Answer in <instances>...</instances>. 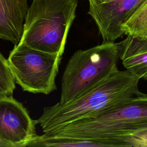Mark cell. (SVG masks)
Segmentation results:
<instances>
[{"instance_id": "cell-1", "label": "cell", "mask_w": 147, "mask_h": 147, "mask_svg": "<svg viewBox=\"0 0 147 147\" xmlns=\"http://www.w3.org/2000/svg\"><path fill=\"white\" fill-rule=\"evenodd\" d=\"M140 80L127 70L117 68L80 97L68 103L58 102L45 107L37 122L45 133L76 121L95 117L144 95L138 89Z\"/></svg>"}, {"instance_id": "cell-10", "label": "cell", "mask_w": 147, "mask_h": 147, "mask_svg": "<svg viewBox=\"0 0 147 147\" xmlns=\"http://www.w3.org/2000/svg\"><path fill=\"white\" fill-rule=\"evenodd\" d=\"M28 146L100 147L102 145L96 141L56 136L44 133L41 136L37 135Z\"/></svg>"}, {"instance_id": "cell-7", "label": "cell", "mask_w": 147, "mask_h": 147, "mask_svg": "<svg viewBox=\"0 0 147 147\" xmlns=\"http://www.w3.org/2000/svg\"><path fill=\"white\" fill-rule=\"evenodd\" d=\"M147 0H88V14L103 41L114 42L123 34L121 26Z\"/></svg>"}, {"instance_id": "cell-8", "label": "cell", "mask_w": 147, "mask_h": 147, "mask_svg": "<svg viewBox=\"0 0 147 147\" xmlns=\"http://www.w3.org/2000/svg\"><path fill=\"white\" fill-rule=\"evenodd\" d=\"M28 0H0V38L17 45L21 38Z\"/></svg>"}, {"instance_id": "cell-13", "label": "cell", "mask_w": 147, "mask_h": 147, "mask_svg": "<svg viewBox=\"0 0 147 147\" xmlns=\"http://www.w3.org/2000/svg\"><path fill=\"white\" fill-rule=\"evenodd\" d=\"M114 140L119 146H147V128L127 135L114 137Z\"/></svg>"}, {"instance_id": "cell-5", "label": "cell", "mask_w": 147, "mask_h": 147, "mask_svg": "<svg viewBox=\"0 0 147 147\" xmlns=\"http://www.w3.org/2000/svg\"><path fill=\"white\" fill-rule=\"evenodd\" d=\"M61 57L17 44L7 60L16 83L24 91L48 94L56 90Z\"/></svg>"}, {"instance_id": "cell-2", "label": "cell", "mask_w": 147, "mask_h": 147, "mask_svg": "<svg viewBox=\"0 0 147 147\" xmlns=\"http://www.w3.org/2000/svg\"><path fill=\"white\" fill-rule=\"evenodd\" d=\"M78 0H33L18 44L62 56Z\"/></svg>"}, {"instance_id": "cell-6", "label": "cell", "mask_w": 147, "mask_h": 147, "mask_svg": "<svg viewBox=\"0 0 147 147\" xmlns=\"http://www.w3.org/2000/svg\"><path fill=\"white\" fill-rule=\"evenodd\" d=\"M37 123L13 96H0V146H28L37 136Z\"/></svg>"}, {"instance_id": "cell-9", "label": "cell", "mask_w": 147, "mask_h": 147, "mask_svg": "<svg viewBox=\"0 0 147 147\" xmlns=\"http://www.w3.org/2000/svg\"><path fill=\"white\" fill-rule=\"evenodd\" d=\"M117 45L126 70L140 79L147 80V40L127 36Z\"/></svg>"}, {"instance_id": "cell-12", "label": "cell", "mask_w": 147, "mask_h": 147, "mask_svg": "<svg viewBox=\"0 0 147 147\" xmlns=\"http://www.w3.org/2000/svg\"><path fill=\"white\" fill-rule=\"evenodd\" d=\"M16 82L7 60L0 53V96H13Z\"/></svg>"}, {"instance_id": "cell-11", "label": "cell", "mask_w": 147, "mask_h": 147, "mask_svg": "<svg viewBox=\"0 0 147 147\" xmlns=\"http://www.w3.org/2000/svg\"><path fill=\"white\" fill-rule=\"evenodd\" d=\"M123 34L147 40V2L122 24Z\"/></svg>"}, {"instance_id": "cell-3", "label": "cell", "mask_w": 147, "mask_h": 147, "mask_svg": "<svg viewBox=\"0 0 147 147\" xmlns=\"http://www.w3.org/2000/svg\"><path fill=\"white\" fill-rule=\"evenodd\" d=\"M147 128V94L133 98L95 117L74 121L46 134L90 140L110 146L107 140Z\"/></svg>"}, {"instance_id": "cell-4", "label": "cell", "mask_w": 147, "mask_h": 147, "mask_svg": "<svg viewBox=\"0 0 147 147\" xmlns=\"http://www.w3.org/2000/svg\"><path fill=\"white\" fill-rule=\"evenodd\" d=\"M117 43L101 44L78 50L68 60L61 79L59 102L68 103L83 95L118 68Z\"/></svg>"}]
</instances>
